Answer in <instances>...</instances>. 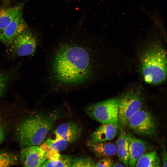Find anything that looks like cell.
<instances>
[{"instance_id":"cell-1","label":"cell","mask_w":167,"mask_h":167,"mask_svg":"<svg viewBox=\"0 0 167 167\" xmlns=\"http://www.w3.org/2000/svg\"><path fill=\"white\" fill-rule=\"evenodd\" d=\"M94 51L73 42L62 43L53 53L50 67L52 80L61 88H72L90 83L95 74Z\"/></svg>"},{"instance_id":"cell-2","label":"cell","mask_w":167,"mask_h":167,"mask_svg":"<svg viewBox=\"0 0 167 167\" xmlns=\"http://www.w3.org/2000/svg\"><path fill=\"white\" fill-rule=\"evenodd\" d=\"M58 118L55 113L36 115L22 120L17 126L16 135L21 146L40 145Z\"/></svg>"},{"instance_id":"cell-3","label":"cell","mask_w":167,"mask_h":167,"mask_svg":"<svg viewBox=\"0 0 167 167\" xmlns=\"http://www.w3.org/2000/svg\"><path fill=\"white\" fill-rule=\"evenodd\" d=\"M167 55L161 45L154 44L144 52L142 58V71L145 82L151 84H161L167 76Z\"/></svg>"},{"instance_id":"cell-4","label":"cell","mask_w":167,"mask_h":167,"mask_svg":"<svg viewBox=\"0 0 167 167\" xmlns=\"http://www.w3.org/2000/svg\"><path fill=\"white\" fill-rule=\"evenodd\" d=\"M118 103V98H110L89 105L85 111L91 118L102 124L119 126Z\"/></svg>"},{"instance_id":"cell-5","label":"cell","mask_w":167,"mask_h":167,"mask_svg":"<svg viewBox=\"0 0 167 167\" xmlns=\"http://www.w3.org/2000/svg\"><path fill=\"white\" fill-rule=\"evenodd\" d=\"M37 45V38L28 28L7 46L8 53L13 58L31 55L35 53Z\"/></svg>"},{"instance_id":"cell-6","label":"cell","mask_w":167,"mask_h":167,"mask_svg":"<svg viewBox=\"0 0 167 167\" xmlns=\"http://www.w3.org/2000/svg\"><path fill=\"white\" fill-rule=\"evenodd\" d=\"M142 105L141 99L136 93H128L119 99L118 125L122 127L127 125L129 120L141 109Z\"/></svg>"},{"instance_id":"cell-7","label":"cell","mask_w":167,"mask_h":167,"mask_svg":"<svg viewBox=\"0 0 167 167\" xmlns=\"http://www.w3.org/2000/svg\"><path fill=\"white\" fill-rule=\"evenodd\" d=\"M127 125L137 134L142 135L151 136L156 130L154 118L148 111L141 109L129 120Z\"/></svg>"},{"instance_id":"cell-8","label":"cell","mask_w":167,"mask_h":167,"mask_svg":"<svg viewBox=\"0 0 167 167\" xmlns=\"http://www.w3.org/2000/svg\"><path fill=\"white\" fill-rule=\"evenodd\" d=\"M20 157L24 167H40L47 160L46 152L37 145L24 147Z\"/></svg>"},{"instance_id":"cell-9","label":"cell","mask_w":167,"mask_h":167,"mask_svg":"<svg viewBox=\"0 0 167 167\" xmlns=\"http://www.w3.org/2000/svg\"><path fill=\"white\" fill-rule=\"evenodd\" d=\"M81 131V128L75 123H63L53 132V137L49 138L53 141L62 139L68 143L74 142L80 137Z\"/></svg>"},{"instance_id":"cell-10","label":"cell","mask_w":167,"mask_h":167,"mask_svg":"<svg viewBox=\"0 0 167 167\" xmlns=\"http://www.w3.org/2000/svg\"><path fill=\"white\" fill-rule=\"evenodd\" d=\"M118 127L119 126L113 124H102L91 134L87 145L113 139L117 134Z\"/></svg>"},{"instance_id":"cell-11","label":"cell","mask_w":167,"mask_h":167,"mask_svg":"<svg viewBox=\"0 0 167 167\" xmlns=\"http://www.w3.org/2000/svg\"><path fill=\"white\" fill-rule=\"evenodd\" d=\"M23 11L4 29L2 32L8 46L19 35L28 28L23 15Z\"/></svg>"},{"instance_id":"cell-12","label":"cell","mask_w":167,"mask_h":167,"mask_svg":"<svg viewBox=\"0 0 167 167\" xmlns=\"http://www.w3.org/2000/svg\"><path fill=\"white\" fill-rule=\"evenodd\" d=\"M149 148L145 141L131 136L128 147L129 166H135L136 161L144 154Z\"/></svg>"},{"instance_id":"cell-13","label":"cell","mask_w":167,"mask_h":167,"mask_svg":"<svg viewBox=\"0 0 167 167\" xmlns=\"http://www.w3.org/2000/svg\"><path fill=\"white\" fill-rule=\"evenodd\" d=\"M24 2L8 7L0 8V32L4 29L23 11Z\"/></svg>"},{"instance_id":"cell-14","label":"cell","mask_w":167,"mask_h":167,"mask_svg":"<svg viewBox=\"0 0 167 167\" xmlns=\"http://www.w3.org/2000/svg\"><path fill=\"white\" fill-rule=\"evenodd\" d=\"M131 135L122 130L116 142L117 155L121 161L126 166H129V143Z\"/></svg>"},{"instance_id":"cell-15","label":"cell","mask_w":167,"mask_h":167,"mask_svg":"<svg viewBox=\"0 0 167 167\" xmlns=\"http://www.w3.org/2000/svg\"><path fill=\"white\" fill-rule=\"evenodd\" d=\"M98 158L108 157L117 153V147L115 144L106 141L91 144L88 146Z\"/></svg>"},{"instance_id":"cell-16","label":"cell","mask_w":167,"mask_h":167,"mask_svg":"<svg viewBox=\"0 0 167 167\" xmlns=\"http://www.w3.org/2000/svg\"><path fill=\"white\" fill-rule=\"evenodd\" d=\"M16 69L11 68L0 70V98L6 92L16 73Z\"/></svg>"},{"instance_id":"cell-17","label":"cell","mask_w":167,"mask_h":167,"mask_svg":"<svg viewBox=\"0 0 167 167\" xmlns=\"http://www.w3.org/2000/svg\"><path fill=\"white\" fill-rule=\"evenodd\" d=\"M160 160L156 151L143 155L136 161L137 167H159Z\"/></svg>"},{"instance_id":"cell-18","label":"cell","mask_w":167,"mask_h":167,"mask_svg":"<svg viewBox=\"0 0 167 167\" xmlns=\"http://www.w3.org/2000/svg\"><path fill=\"white\" fill-rule=\"evenodd\" d=\"M73 159L68 155H61L57 159L53 161L46 160L41 167H70L72 165Z\"/></svg>"},{"instance_id":"cell-19","label":"cell","mask_w":167,"mask_h":167,"mask_svg":"<svg viewBox=\"0 0 167 167\" xmlns=\"http://www.w3.org/2000/svg\"><path fill=\"white\" fill-rule=\"evenodd\" d=\"M16 157L6 152H0V167H9L15 164Z\"/></svg>"},{"instance_id":"cell-20","label":"cell","mask_w":167,"mask_h":167,"mask_svg":"<svg viewBox=\"0 0 167 167\" xmlns=\"http://www.w3.org/2000/svg\"><path fill=\"white\" fill-rule=\"evenodd\" d=\"M46 142L51 149L58 152L65 149L67 147L68 143L62 139L53 141L49 138L47 139Z\"/></svg>"},{"instance_id":"cell-21","label":"cell","mask_w":167,"mask_h":167,"mask_svg":"<svg viewBox=\"0 0 167 167\" xmlns=\"http://www.w3.org/2000/svg\"><path fill=\"white\" fill-rule=\"evenodd\" d=\"M95 164L91 158L79 157L73 160L71 167H95Z\"/></svg>"},{"instance_id":"cell-22","label":"cell","mask_w":167,"mask_h":167,"mask_svg":"<svg viewBox=\"0 0 167 167\" xmlns=\"http://www.w3.org/2000/svg\"><path fill=\"white\" fill-rule=\"evenodd\" d=\"M113 164V161L108 157L103 158L96 163L95 167H112Z\"/></svg>"},{"instance_id":"cell-23","label":"cell","mask_w":167,"mask_h":167,"mask_svg":"<svg viewBox=\"0 0 167 167\" xmlns=\"http://www.w3.org/2000/svg\"><path fill=\"white\" fill-rule=\"evenodd\" d=\"M166 148L165 147L163 149L162 154V166L163 167L167 166V156Z\"/></svg>"},{"instance_id":"cell-24","label":"cell","mask_w":167,"mask_h":167,"mask_svg":"<svg viewBox=\"0 0 167 167\" xmlns=\"http://www.w3.org/2000/svg\"><path fill=\"white\" fill-rule=\"evenodd\" d=\"M0 41L3 43L4 44H5V41L4 39V38L3 37V36L2 34L0 32Z\"/></svg>"},{"instance_id":"cell-25","label":"cell","mask_w":167,"mask_h":167,"mask_svg":"<svg viewBox=\"0 0 167 167\" xmlns=\"http://www.w3.org/2000/svg\"><path fill=\"white\" fill-rule=\"evenodd\" d=\"M4 138V132L3 130L0 126V139Z\"/></svg>"},{"instance_id":"cell-26","label":"cell","mask_w":167,"mask_h":167,"mask_svg":"<svg viewBox=\"0 0 167 167\" xmlns=\"http://www.w3.org/2000/svg\"><path fill=\"white\" fill-rule=\"evenodd\" d=\"M113 167H124L125 166L123 164L119 163H116L113 164Z\"/></svg>"},{"instance_id":"cell-27","label":"cell","mask_w":167,"mask_h":167,"mask_svg":"<svg viewBox=\"0 0 167 167\" xmlns=\"http://www.w3.org/2000/svg\"><path fill=\"white\" fill-rule=\"evenodd\" d=\"M3 138H1L0 139V144L2 143V142L3 140Z\"/></svg>"}]
</instances>
